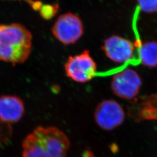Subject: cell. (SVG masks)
Returning <instances> with one entry per match:
<instances>
[{
	"instance_id": "1",
	"label": "cell",
	"mask_w": 157,
	"mask_h": 157,
	"mask_svg": "<svg viewBox=\"0 0 157 157\" xmlns=\"http://www.w3.org/2000/svg\"><path fill=\"white\" fill-rule=\"evenodd\" d=\"M70 140L61 130L54 126H38L22 143V157H66Z\"/></svg>"
},
{
	"instance_id": "2",
	"label": "cell",
	"mask_w": 157,
	"mask_h": 157,
	"mask_svg": "<svg viewBox=\"0 0 157 157\" xmlns=\"http://www.w3.org/2000/svg\"><path fill=\"white\" fill-rule=\"evenodd\" d=\"M32 34L19 23L0 25V61L13 65L26 62L32 52Z\"/></svg>"
},
{
	"instance_id": "3",
	"label": "cell",
	"mask_w": 157,
	"mask_h": 157,
	"mask_svg": "<svg viewBox=\"0 0 157 157\" xmlns=\"http://www.w3.org/2000/svg\"><path fill=\"white\" fill-rule=\"evenodd\" d=\"M64 69L67 78L79 83L91 81L96 75L97 67L89 50H84L70 56L65 63Z\"/></svg>"
},
{
	"instance_id": "4",
	"label": "cell",
	"mask_w": 157,
	"mask_h": 157,
	"mask_svg": "<svg viewBox=\"0 0 157 157\" xmlns=\"http://www.w3.org/2000/svg\"><path fill=\"white\" fill-rule=\"evenodd\" d=\"M82 20L76 15L69 12L58 17L52 28V33L64 45L75 44L83 34Z\"/></svg>"
},
{
	"instance_id": "5",
	"label": "cell",
	"mask_w": 157,
	"mask_h": 157,
	"mask_svg": "<svg viewBox=\"0 0 157 157\" xmlns=\"http://www.w3.org/2000/svg\"><path fill=\"white\" fill-rule=\"evenodd\" d=\"M142 80L135 70L126 68L112 76L111 88L113 93L120 98L132 100L139 94Z\"/></svg>"
},
{
	"instance_id": "6",
	"label": "cell",
	"mask_w": 157,
	"mask_h": 157,
	"mask_svg": "<svg viewBox=\"0 0 157 157\" xmlns=\"http://www.w3.org/2000/svg\"><path fill=\"white\" fill-rule=\"evenodd\" d=\"M94 116L98 127L106 131H111L124 123L125 112L117 101L105 100L97 105Z\"/></svg>"
},
{
	"instance_id": "7",
	"label": "cell",
	"mask_w": 157,
	"mask_h": 157,
	"mask_svg": "<svg viewBox=\"0 0 157 157\" xmlns=\"http://www.w3.org/2000/svg\"><path fill=\"white\" fill-rule=\"evenodd\" d=\"M101 49L112 62L122 64L132 59L135 46L128 39L117 35H112L104 40Z\"/></svg>"
},
{
	"instance_id": "8",
	"label": "cell",
	"mask_w": 157,
	"mask_h": 157,
	"mask_svg": "<svg viewBox=\"0 0 157 157\" xmlns=\"http://www.w3.org/2000/svg\"><path fill=\"white\" fill-rule=\"evenodd\" d=\"M25 112V104L19 97L15 95L0 96V121L9 124L18 122Z\"/></svg>"
},
{
	"instance_id": "9",
	"label": "cell",
	"mask_w": 157,
	"mask_h": 157,
	"mask_svg": "<svg viewBox=\"0 0 157 157\" xmlns=\"http://www.w3.org/2000/svg\"><path fill=\"white\" fill-rule=\"evenodd\" d=\"M141 101L135 103V107L129 109V115L136 122L143 120L157 121V94L141 97Z\"/></svg>"
},
{
	"instance_id": "10",
	"label": "cell",
	"mask_w": 157,
	"mask_h": 157,
	"mask_svg": "<svg viewBox=\"0 0 157 157\" xmlns=\"http://www.w3.org/2000/svg\"><path fill=\"white\" fill-rule=\"evenodd\" d=\"M141 63L147 67H157V41H151L143 43L139 48Z\"/></svg>"
},
{
	"instance_id": "11",
	"label": "cell",
	"mask_w": 157,
	"mask_h": 157,
	"mask_svg": "<svg viewBox=\"0 0 157 157\" xmlns=\"http://www.w3.org/2000/svg\"><path fill=\"white\" fill-rule=\"evenodd\" d=\"M141 10L148 13L157 12V0H137Z\"/></svg>"
},
{
	"instance_id": "12",
	"label": "cell",
	"mask_w": 157,
	"mask_h": 157,
	"mask_svg": "<svg viewBox=\"0 0 157 157\" xmlns=\"http://www.w3.org/2000/svg\"><path fill=\"white\" fill-rule=\"evenodd\" d=\"M12 133L11 125L0 121V147L10 139Z\"/></svg>"
}]
</instances>
